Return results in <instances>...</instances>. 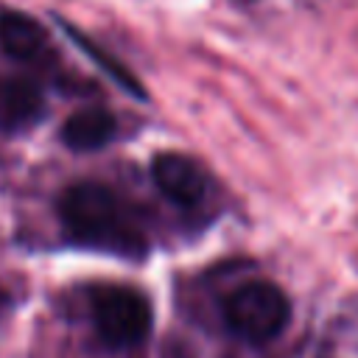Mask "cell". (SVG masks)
<instances>
[{
	"instance_id": "obj_1",
	"label": "cell",
	"mask_w": 358,
	"mask_h": 358,
	"mask_svg": "<svg viewBox=\"0 0 358 358\" xmlns=\"http://www.w3.org/2000/svg\"><path fill=\"white\" fill-rule=\"evenodd\" d=\"M59 218L67 238L78 246L109 252L126 260H140L148 252V238L131 210L98 182L70 185L59 196Z\"/></svg>"
},
{
	"instance_id": "obj_2",
	"label": "cell",
	"mask_w": 358,
	"mask_h": 358,
	"mask_svg": "<svg viewBox=\"0 0 358 358\" xmlns=\"http://www.w3.org/2000/svg\"><path fill=\"white\" fill-rule=\"evenodd\" d=\"M224 319L227 327L243 341L266 344L285 330L291 319V302L280 285L268 280H252L238 285L224 299Z\"/></svg>"
},
{
	"instance_id": "obj_3",
	"label": "cell",
	"mask_w": 358,
	"mask_h": 358,
	"mask_svg": "<svg viewBox=\"0 0 358 358\" xmlns=\"http://www.w3.org/2000/svg\"><path fill=\"white\" fill-rule=\"evenodd\" d=\"M92 324L103 344L134 347L151 333V302L134 288L103 285L92 294Z\"/></svg>"
},
{
	"instance_id": "obj_4",
	"label": "cell",
	"mask_w": 358,
	"mask_h": 358,
	"mask_svg": "<svg viewBox=\"0 0 358 358\" xmlns=\"http://www.w3.org/2000/svg\"><path fill=\"white\" fill-rule=\"evenodd\" d=\"M151 176L159 193L185 210H193L204 201V193H207L204 171L199 168V162H193L185 154H176V151L157 154L151 159Z\"/></svg>"
},
{
	"instance_id": "obj_5",
	"label": "cell",
	"mask_w": 358,
	"mask_h": 358,
	"mask_svg": "<svg viewBox=\"0 0 358 358\" xmlns=\"http://www.w3.org/2000/svg\"><path fill=\"white\" fill-rule=\"evenodd\" d=\"M45 112L39 87L28 78H0V131H22L34 126Z\"/></svg>"
},
{
	"instance_id": "obj_6",
	"label": "cell",
	"mask_w": 358,
	"mask_h": 358,
	"mask_svg": "<svg viewBox=\"0 0 358 358\" xmlns=\"http://www.w3.org/2000/svg\"><path fill=\"white\" fill-rule=\"evenodd\" d=\"M0 48L17 62H39L48 53L45 28L22 11H0Z\"/></svg>"
},
{
	"instance_id": "obj_7",
	"label": "cell",
	"mask_w": 358,
	"mask_h": 358,
	"mask_svg": "<svg viewBox=\"0 0 358 358\" xmlns=\"http://www.w3.org/2000/svg\"><path fill=\"white\" fill-rule=\"evenodd\" d=\"M115 137V117L106 109H81L62 126V140L73 151H95Z\"/></svg>"
},
{
	"instance_id": "obj_8",
	"label": "cell",
	"mask_w": 358,
	"mask_h": 358,
	"mask_svg": "<svg viewBox=\"0 0 358 358\" xmlns=\"http://www.w3.org/2000/svg\"><path fill=\"white\" fill-rule=\"evenodd\" d=\"M59 25H62V31H64V34H67V36H70V39H73V42H76V45H78V48H81V50H84V53H87V56H90V59H92V62H95V64H98V67L117 84V87H123L129 95H134V98H140V101L148 98L145 90H143V84L137 81V76H134L123 62H117L109 50H103L95 39H90V36H87L84 31H78L76 25H70V22H64V20H59Z\"/></svg>"
}]
</instances>
